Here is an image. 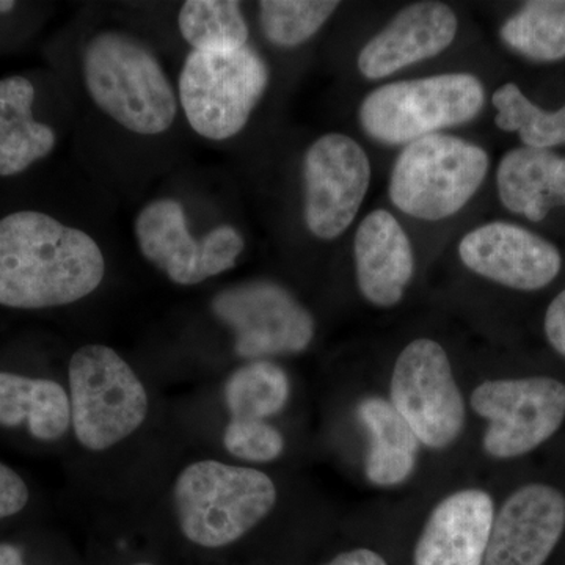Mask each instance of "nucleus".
Instances as JSON below:
<instances>
[{
    "instance_id": "nucleus-1",
    "label": "nucleus",
    "mask_w": 565,
    "mask_h": 565,
    "mask_svg": "<svg viewBox=\"0 0 565 565\" xmlns=\"http://www.w3.org/2000/svg\"><path fill=\"white\" fill-rule=\"evenodd\" d=\"M106 259L90 234L40 211L0 218V305L65 307L102 286Z\"/></svg>"
},
{
    "instance_id": "nucleus-2",
    "label": "nucleus",
    "mask_w": 565,
    "mask_h": 565,
    "mask_svg": "<svg viewBox=\"0 0 565 565\" xmlns=\"http://www.w3.org/2000/svg\"><path fill=\"white\" fill-rule=\"evenodd\" d=\"M82 76L96 107L128 131L159 136L177 120L172 82L150 47L129 33L93 35L82 52Z\"/></svg>"
},
{
    "instance_id": "nucleus-3",
    "label": "nucleus",
    "mask_w": 565,
    "mask_h": 565,
    "mask_svg": "<svg viewBox=\"0 0 565 565\" xmlns=\"http://www.w3.org/2000/svg\"><path fill=\"white\" fill-rule=\"evenodd\" d=\"M174 515L182 535L202 548L241 541L274 511L277 486L256 468L196 460L173 484Z\"/></svg>"
},
{
    "instance_id": "nucleus-4",
    "label": "nucleus",
    "mask_w": 565,
    "mask_h": 565,
    "mask_svg": "<svg viewBox=\"0 0 565 565\" xmlns=\"http://www.w3.org/2000/svg\"><path fill=\"white\" fill-rule=\"evenodd\" d=\"M71 427L85 449L103 452L147 422L150 397L129 363L106 344H85L68 366Z\"/></svg>"
},
{
    "instance_id": "nucleus-5",
    "label": "nucleus",
    "mask_w": 565,
    "mask_h": 565,
    "mask_svg": "<svg viewBox=\"0 0 565 565\" xmlns=\"http://www.w3.org/2000/svg\"><path fill=\"white\" fill-rule=\"evenodd\" d=\"M269 70L258 52L192 51L182 65L178 99L193 131L207 140L237 136L262 102Z\"/></svg>"
},
{
    "instance_id": "nucleus-6",
    "label": "nucleus",
    "mask_w": 565,
    "mask_h": 565,
    "mask_svg": "<svg viewBox=\"0 0 565 565\" xmlns=\"http://www.w3.org/2000/svg\"><path fill=\"white\" fill-rule=\"evenodd\" d=\"M489 172L478 145L445 134L408 143L390 178V199L411 217L444 221L473 199Z\"/></svg>"
},
{
    "instance_id": "nucleus-7",
    "label": "nucleus",
    "mask_w": 565,
    "mask_h": 565,
    "mask_svg": "<svg viewBox=\"0 0 565 565\" xmlns=\"http://www.w3.org/2000/svg\"><path fill=\"white\" fill-rule=\"evenodd\" d=\"M484 102V87L473 74H438L382 85L364 98L360 122L382 143L408 145L473 120Z\"/></svg>"
},
{
    "instance_id": "nucleus-8",
    "label": "nucleus",
    "mask_w": 565,
    "mask_h": 565,
    "mask_svg": "<svg viewBox=\"0 0 565 565\" xmlns=\"http://www.w3.org/2000/svg\"><path fill=\"white\" fill-rule=\"evenodd\" d=\"M390 403L434 451L449 448L463 433L465 401L444 345L419 338L405 345L394 363Z\"/></svg>"
},
{
    "instance_id": "nucleus-9",
    "label": "nucleus",
    "mask_w": 565,
    "mask_h": 565,
    "mask_svg": "<svg viewBox=\"0 0 565 565\" xmlns=\"http://www.w3.org/2000/svg\"><path fill=\"white\" fill-rule=\"evenodd\" d=\"M470 405L487 422L482 448L493 459L525 456L565 419V385L552 377L494 379L473 390Z\"/></svg>"
},
{
    "instance_id": "nucleus-10",
    "label": "nucleus",
    "mask_w": 565,
    "mask_h": 565,
    "mask_svg": "<svg viewBox=\"0 0 565 565\" xmlns=\"http://www.w3.org/2000/svg\"><path fill=\"white\" fill-rule=\"evenodd\" d=\"M211 311L232 329L241 359L296 355L315 340L313 315L278 282L248 281L223 289L212 299Z\"/></svg>"
},
{
    "instance_id": "nucleus-11",
    "label": "nucleus",
    "mask_w": 565,
    "mask_h": 565,
    "mask_svg": "<svg viewBox=\"0 0 565 565\" xmlns=\"http://www.w3.org/2000/svg\"><path fill=\"white\" fill-rule=\"evenodd\" d=\"M134 232L143 258L178 286L202 285L228 273L245 247L243 234L230 225L195 239L184 207L173 199L148 203L137 215Z\"/></svg>"
},
{
    "instance_id": "nucleus-12",
    "label": "nucleus",
    "mask_w": 565,
    "mask_h": 565,
    "mask_svg": "<svg viewBox=\"0 0 565 565\" xmlns=\"http://www.w3.org/2000/svg\"><path fill=\"white\" fill-rule=\"evenodd\" d=\"M305 222L319 239L341 236L359 214L371 181L363 148L344 134H327L303 159Z\"/></svg>"
},
{
    "instance_id": "nucleus-13",
    "label": "nucleus",
    "mask_w": 565,
    "mask_h": 565,
    "mask_svg": "<svg viewBox=\"0 0 565 565\" xmlns=\"http://www.w3.org/2000/svg\"><path fill=\"white\" fill-rule=\"evenodd\" d=\"M459 255L475 274L520 291L545 288L563 264L555 245L505 222L487 223L468 233L460 241Z\"/></svg>"
},
{
    "instance_id": "nucleus-14",
    "label": "nucleus",
    "mask_w": 565,
    "mask_h": 565,
    "mask_svg": "<svg viewBox=\"0 0 565 565\" xmlns=\"http://www.w3.org/2000/svg\"><path fill=\"white\" fill-rule=\"evenodd\" d=\"M565 530V497L555 487L527 484L494 512L484 565H544Z\"/></svg>"
},
{
    "instance_id": "nucleus-15",
    "label": "nucleus",
    "mask_w": 565,
    "mask_h": 565,
    "mask_svg": "<svg viewBox=\"0 0 565 565\" xmlns=\"http://www.w3.org/2000/svg\"><path fill=\"white\" fill-rule=\"evenodd\" d=\"M493 519V498L486 490L448 494L424 523L414 565H484Z\"/></svg>"
},
{
    "instance_id": "nucleus-16",
    "label": "nucleus",
    "mask_w": 565,
    "mask_h": 565,
    "mask_svg": "<svg viewBox=\"0 0 565 565\" xmlns=\"http://www.w3.org/2000/svg\"><path fill=\"white\" fill-rule=\"evenodd\" d=\"M457 33L455 11L440 2L407 7L388 25L364 44L359 70L377 81L414 63L433 58L451 46Z\"/></svg>"
},
{
    "instance_id": "nucleus-17",
    "label": "nucleus",
    "mask_w": 565,
    "mask_h": 565,
    "mask_svg": "<svg viewBox=\"0 0 565 565\" xmlns=\"http://www.w3.org/2000/svg\"><path fill=\"white\" fill-rule=\"evenodd\" d=\"M355 267L360 292L374 307L403 300L415 273L411 239L388 211L367 214L355 233Z\"/></svg>"
},
{
    "instance_id": "nucleus-18",
    "label": "nucleus",
    "mask_w": 565,
    "mask_h": 565,
    "mask_svg": "<svg viewBox=\"0 0 565 565\" xmlns=\"http://www.w3.org/2000/svg\"><path fill=\"white\" fill-rule=\"evenodd\" d=\"M501 203L533 222L565 206V158L550 150L522 147L509 151L498 167Z\"/></svg>"
},
{
    "instance_id": "nucleus-19",
    "label": "nucleus",
    "mask_w": 565,
    "mask_h": 565,
    "mask_svg": "<svg viewBox=\"0 0 565 565\" xmlns=\"http://www.w3.org/2000/svg\"><path fill=\"white\" fill-rule=\"evenodd\" d=\"M356 416L370 434L364 475L377 487L403 486L415 473L419 444L414 430L385 397H363Z\"/></svg>"
},
{
    "instance_id": "nucleus-20",
    "label": "nucleus",
    "mask_w": 565,
    "mask_h": 565,
    "mask_svg": "<svg viewBox=\"0 0 565 565\" xmlns=\"http://www.w3.org/2000/svg\"><path fill=\"white\" fill-rule=\"evenodd\" d=\"M35 87L22 76L0 79V177H14L54 150V129L33 117Z\"/></svg>"
},
{
    "instance_id": "nucleus-21",
    "label": "nucleus",
    "mask_w": 565,
    "mask_h": 565,
    "mask_svg": "<svg viewBox=\"0 0 565 565\" xmlns=\"http://www.w3.org/2000/svg\"><path fill=\"white\" fill-rule=\"evenodd\" d=\"M22 424L36 440H61L71 427L68 392L50 379L0 373V426Z\"/></svg>"
},
{
    "instance_id": "nucleus-22",
    "label": "nucleus",
    "mask_w": 565,
    "mask_h": 565,
    "mask_svg": "<svg viewBox=\"0 0 565 565\" xmlns=\"http://www.w3.org/2000/svg\"><path fill=\"white\" fill-rule=\"evenodd\" d=\"M289 397V375L273 360H250L233 371L223 386V401L232 418H273L285 411Z\"/></svg>"
},
{
    "instance_id": "nucleus-23",
    "label": "nucleus",
    "mask_w": 565,
    "mask_h": 565,
    "mask_svg": "<svg viewBox=\"0 0 565 565\" xmlns=\"http://www.w3.org/2000/svg\"><path fill=\"white\" fill-rule=\"evenodd\" d=\"M501 39L511 50L535 62L565 58V2L535 0L501 28Z\"/></svg>"
},
{
    "instance_id": "nucleus-24",
    "label": "nucleus",
    "mask_w": 565,
    "mask_h": 565,
    "mask_svg": "<svg viewBox=\"0 0 565 565\" xmlns=\"http://www.w3.org/2000/svg\"><path fill=\"white\" fill-rule=\"evenodd\" d=\"M178 28L193 51H234L247 46V22L241 3L233 0H189L182 3Z\"/></svg>"
},
{
    "instance_id": "nucleus-25",
    "label": "nucleus",
    "mask_w": 565,
    "mask_h": 565,
    "mask_svg": "<svg viewBox=\"0 0 565 565\" xmlns=\"http://www.w3.org/2000/svg\"><path fill=\"white\" fill-rule=\"evenodd\" d=\"M492 103L498 128L519 132L525 147L548 150L565 143V106L556 111L541 109L512 82L493 93Z\"/></svg>"
},
{
    "instance_id": "nucleus-26",
    "label": "nucleus",
    "mask_w": 565,
    "mask_h": 565,
    "mask_svg": "<svg viewBox=\"0 0 565 565\" xmlns=\"http://www.w3.org/2000/svg\"><path fill=\"white\" fill-rule=\"evenodd\" d=\"M340 7L327 0H264L259 24L264 36L278 47H296L315 36Z\"/></svg>"
},
{
    "instance_id": "nucleus-27",
    "label": "nucleus",
    "mask_w": 565,
    "mask_h": 565,
    "mask_svg": "<svg viewBox=\"0 0 565 565\" xmlns=\"http://www.w3.org/2000/svg\"><path fill=\"white\" fill-rule=\"evenodd\" d=\"M223 446L234 459L270 463L285 452V437L266 419L232 418L223 430Z\"/></svg>"
},
{
    "instance_id": "nucleus-28",
    "label": "nucleus",
    "mask_w": 565,
    "mask_h": 565,
    "mask_svg": "<svg viewBox=\"0 0 565 565\" xmlns=\"http://www.w3.org/2000/svg\"><path fill=\"white\" fill-rule=\"evenodd\" d=\"M31 492L17 471L0 462V520L9 519L24 511Z\"/></svg>"
},
{
    "instance_id": "nucleus-29",
    "label": "nucleus",
    "mask_w": 565,
    "mask_h": 565,
    "mask_svg": "<svg viewBox=\"0 0 565 565\" xmlns=\"http://www.w3.org/2000/svg\"><path fill=\"white\" fill-rule=\"evenodd\" d=\"M545 333L553 349L565 359V289L546 310Z\"/></svg>"
},
{
    "instance_id": "nucleus-30",
    "label": "nucleus",
    "mask_w": 565,
    "mask_h": 565,
    "mask_svg": "<svg viewBox=\"0 0 565 565\" xmlns=\"http://www.w3.org/2000/svg\"><path fill=\"white\" fill-rule=\"evenodd\" d=\"M322 565H388L385 557L370 548H353L340 553Z\"/></svg>"
},
{
    "instance_id": "nucleus-31",
    "label": "nucleus",
    "mask_w": 565,
    "mask_h": 565,
    "mask_svg": "<svg viewBox=\"0 0 565 565\" xmlns=\"http://www.w3.org/2000/svg\"><path fill=\"white\" fill-rule=\"evenodd\" d=\"M0 565H25L21 550L11 544H0Z\"/></svg>"
},
{
    "instance_id": "nucleus-32",
    "label": "nucleus",
    "mask_w": 565,
    "mask_h": 565,
    "mask_svg": "<svg viewBox=\"0 0 565 565\" xmlns=\"http://www.w3.org/2000/svg\"><path fill=\"white\" fill-rule=\"evenodd\" d=\"M14 7H17V2H13V0H0V14L10 13L14 10Z\"/></svg>"
},
{
    "instance_id": "nucleus-33",
    "label": "nucleus",
    "mask_w": 565,
    "mask_h": 565,
    "mask_svg": "<svg viewBox=\"0 0 565 565\" xmlns=\"http://www.w3.org/2000/svg\"><path fill=\"white\" fill-rule=\"evenodd\" d=\"M132 565H154V564H150V563H139V564H132Z\"/></svg>"
}]
</instances>
